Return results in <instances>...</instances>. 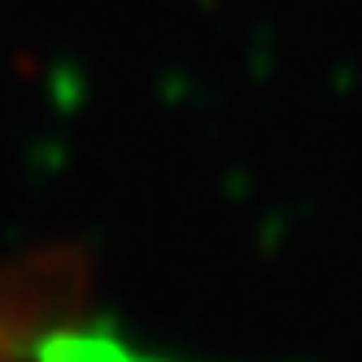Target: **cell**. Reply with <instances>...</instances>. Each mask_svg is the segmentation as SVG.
I'll return each instance as SVG.
<instances>
[{
  "instance_id": "obj_1",
  "label": "cell",
  "mask_w": 362,
  "mask_h": 362,
  "mask_svg": "<svg viewBox=\"0 0 362 362\" xmlns=\"http://www.w3.org/2000/svg\"><path fill=\"white\" fill-rule=\"evenodd\" d=\"M92 275L83 245H44L0 262V362H44L53 336L79 327Z\"/></svg>"
}]
</instances>
